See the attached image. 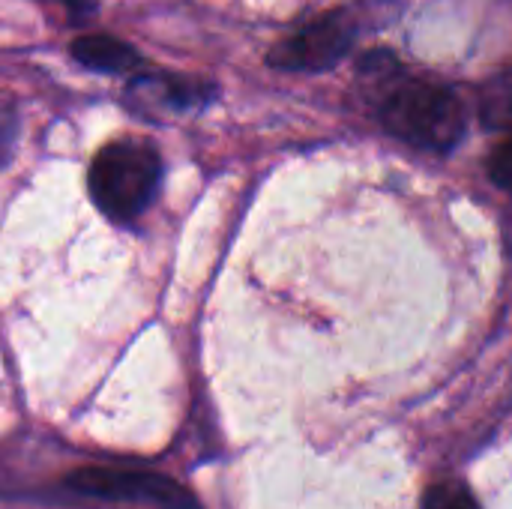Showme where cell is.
I'll return each instance as SVG.
<instances>
[{
  "mask_svg": "<svg viewBox=\"0 0 512 509\" xmlns=\"http://www.w3.org/2000/svg\"><path fill=\"white\" fill-rule=\"evenodd\" d=\"M159 180H162V159L156 144L141 138H126L96 153L87 186L93 204L108 219L132 222L156 198Z\"/></svg>",
  "mask_w": 512,
  "mask_h": 509,
  "instance_id": "6da1fadb",
  "label": "cell"
},
{
  "mask_svg": "<svg viewBox=\"0 0 512 509\" xmlns=\"http://www.w3.org/2000/svg\"><path fill=\"white\" fill-rule=\"evenodd\" d=\"M381 120L396 138L420 150L447 153L465 138L462 99L450 87L432 81H408L396 87L381 105Z\"/></svg>",
  "mask_w": 512,
  "mask_h": 509,
  "instance_id": "7a4b0ae2",
  "label": "cell"
},
{
  "mask_svg": "<svg viewBox=\"0 0 512 509\" xmlns=\"http://www.w3.org/2000/svg\"><path fill=\"white\" fill-rule=\"evenodd\" d=\"M66 486L84 498L102 501H135L162 509H198L195 498L174 480L147 471L123 468H78L66 477Z\"/></svg>",
  "mask_w": 512,
  "mask_h": 509,
  "instance_id": "3957f363",
  "label": "cell"
},
{
  "mask_svg": "<svg viewBox=\"0 0 512 509\" xmlns=\"http://www.w3.org/2000/svg\"><path fill=\"white\" fill-rule=\"evenodd\" d=\"M354 33L357 30L348 12L342 9L324 12L321 18L309 21L288 39H282L270 51V63L288 72H324L348 54Z\"/></svg>",
  "mask_w": 512,
  "mask_h": 509,
  "instance_id": "277c9868",
  "label": "cell"
},
{
  "mask_svg": "<svg viewBox=\"0 0 512 509\" xmlns=\"http://www.w3.org/2000/svg\"><path fill=\"white\" fill-rule=\"evenodd\" d=\"M72 57L96 72H129L141 63L132 45L108 33H87L72 42Z\"/></svg>",
  "mask_w": 512,
  "mask_h": 509,
  "instance_id": "5b68a950",
  "label": "cell"
},
{
  "mask_svg": "<svg viewBox=\"0 0 512 509\" xmlns=\"http://www.w3.org/2000/svg\"><path fill=\"white\" fill-rule=\"evenodd\" d=\"M423 509H483L477 504V498L471 495L468 486L456 483V480H447V483H438L426 492L423 498Z\"/></svg>",
  "mask_w": 512,
  "mask_h": 509,
  "instance_id": "8992f818",
  "label": "cell"
},
{
  "mask_svg": "<svg viewBox=\"0 0 512 509\" xmlns=\"http://www.w3.org/2000/svg\"><path fill=\"white\" fill-rule=\"evenodd\" d=\"M15 138H18V114L12 105H0V171L12 159Z\"/></svg>",
  "mask_w": 512,
  "mask_h": 509,
  "instance_id": "52a82bcc",
  "label": "cell"
},
{
  "mask_svg": "<svg viewBox=\"0 0 512 509\" xmlns=\"http://www.w3.org/2000/svg\"><path fill=\"white\" fill-rule=\"evenodd\" d=\"M510 141H504V144H498V150H495V156H492V162H489V174H492V180H495V186H501V189H507V174H510Z\"/></svg>",
  "mask_w": 512,
  "mask_h": 509,
  "instance_id": "ba28073f",
  "label": "cell"
}]
</instances>
